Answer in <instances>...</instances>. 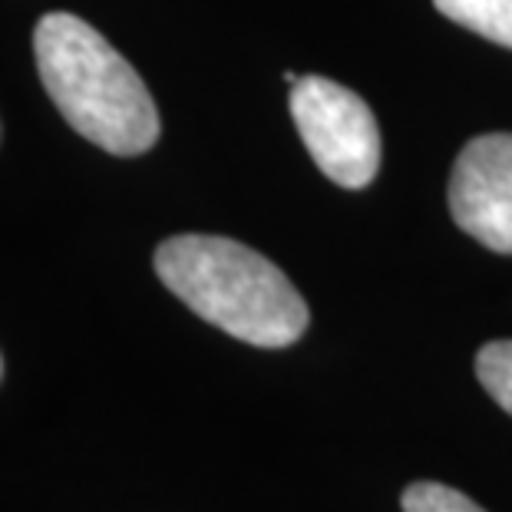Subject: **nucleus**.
I'll return each instance as SVG.
<instances>
[{"mask_svg":"<svg viewBox=\"0 0 512 512\" xmlns=\"http://www.w3.org/2000/svg\"><path fill=\"white\" fill-rule=\"evenodd\" d=\"M156 275L176 298L235 341L291 347L308 304L275 261L222 235H176L156 248Z\"/></svg>","mask_w":512,"mask_h":512,"instance_id":"1","label":"nucleus"},{"mask_svg":"<svg viewBox=\"0 0 512 512\" xmlns=\"http://www.w3.org/2000/svg\"><path fill=\"white\" fill-rule=\"evenodd\" d=\"M34 57L60 116L113 156H143L159 139V110L143 76L100 30L73 14H47Z\"/></svg>","mask_w":512,"mask_h":512,"instance_id":"2","label":"nucleus"},{"mask_svg":"<svg viewBox=\"0 0 512 512\" xmlns=\"http://www.w3.org/2000/svg\"><path fill=\"white\" fill-rule=\"evenodd\" d=\"M291 116L318 169L341 189H364L380 169V126L370 106L328 76L291 86Z\"/></svg>","mask_w":512,"mask_h":512,"instance_id":"3","label":"nucleus"},{"mask_svg":"<svg viewBox=\"0 0 512 512\" xmlns=\"http://www.w3.org/2000/svg\"><path fill=\"white\" fill-rule=\"evenodd\" d=\"M450 215L489 252L512 255V133L463 146L450 176Z\"/></svg>","mask_w":512,"mask_h":512,"instance_id":"4","label":"nucleus"},{"mask_svg":"<svg viewBox=\"0 0 512 512\" xmlns=\"http://www.w3.org/2000/svg\"><path fill=\"white\" fill-rule=\"evenodd\" d=\"M443 17L512 50V0H433Z\"/></svg>","mask_w":512,"mask_h":512,"instance_id":"5","label":"nucleus"},{"mask_svg":"<svg viewBox=\"0 0 512 512\" xmlns=\"http://www.w3.org/2000/svg\"><path fill=\"white\" fill-rule=\"evenodd\" d=\"M476 377L486 387V394L512 417V341H489L486 347H479Z\"/></svg>","mask_w":512,"mask_h":512,"instance_id":"6","label":"nucleus"},{"mask_svg":"<svg viewBox=\"0 0 512 512\" xmlns=\"http://www.w3.org/2000/svg\"><path fill=\"white\" fill-rule=\"evenodd\" d=\"M403 512H486L470 496L443 483H413L403 489Z\"/></svg>","mask_w":512,"mask_h":512,"instance_id":"7","label":"nucleus"},{"mask_svg":"<svg viewBox=\"0 0 512 512\" xmlns=\"http://www.w3.org/2000/svg\"><path fill=\"white\" fill-rule=\"evenodd\" d=\"M0 377H4V357H0Z\"/></svg>","mask_w":512,"mask_h":512,"instance_id":"8","label":"nucleus"},{"mask_svg":"<svg viewBox=\"0 0 512 512\" xmlns=\"http://www.w3.org/2000/svg\"><path fill=\"white\" fill-rule=\"evenodd\" d=\"M0 133H4V129H0Z\"/></svg>","mask_w":512,"mask_h":512,"instance_id":"9","label":"nucleus"}]
</instances>
